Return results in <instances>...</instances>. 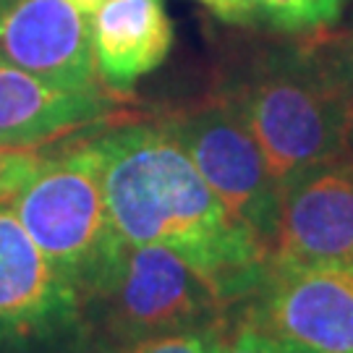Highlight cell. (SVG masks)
I'll return each mask as SVG.
<instances>
[{"label": "cell", "instance_id": "6da1fadb", "mask_svg": "<svg viewBox=\"0 0 353 353\" xmlns=\"http://www.w3.org/2000/svg\"><path fill=\"white\" fill-rule=\"evenodd\" d=\"M92 141L108 214L126 243L173 252L223 303L265 283V241L228 212L165 123H128Z\"/></svg>", "mask_w": 353, "mask_h": 353}, {"label": "cell", "instance_id": "7a4b0ae2", "mask_svg": "<svg viewBox=\"0 0 353 353\" xmlns=\"http://www.w3.org/2000/svg\"><path fill=\"white\" fill-rule=\"evenodd\" d=\"M230 102L259 144L278 191L351 152L343 71L330 50L265 55Z\"/></svg>", "mask_w": 353, "mask_h": 353}, {"label": "cell", "instance_id": "3957f363", "mask_svg": "<svg viewBox=\"0 0 353 353\" xmlns=\"http://www.w3.org/2000/svg\"><path fill=\"white\" fill-rule=\"evenodd\" d=\"M6 204L84 301L94 299L126 243L108 214L94 141L48 160L37 157L32 173Z\"/></svg>", "mask_w": 353, "mask_h": 353}, {"label": "cell", "instance_id": "277c9868", "mask_svg": "<svg viewBox=\"0 0 353 353\" xmlns=\"http://www.w3.org/2000/svg\"><path fill=\"white\" fill-rule=\"evenodd\" d=\"M121 343L220 325L223 299L181 256L160 246L123 243L94 296Z\"/></svg>", "mask_w": 353, "mask_h": 353}, {"label": "cell", "instance_id": "5b68a950", "mask_svg": "<svg viewBox=\"0 0 353 353\" xmlns=\"http://www.w3.org/2000/svg\"><path fill=\"white\" fill-rule=\"evenodd\" d=\"M84 296L0 204V353H52L79 335Z\"/></svg>", "mask_w": 353, "mask_h": 353}, {"label": "cell", "instance_id": "8992f818", "mask_svg": "<svg viewBox=\"0 0 353 353\" xmlns=\"http://www.w3.org/2000/svg\"><path fill=\"white\" fill-rule=\"evenodd\" d=\"M165 126L178 137L228 212L252 228L270 252L278 228L280 191L267 170L265 154L233 102L207 105L178 115Z\"/></svg>", "mask_w": 353, "mask_h": 353}, {"label": "cell", "instance_id": "52a82bcc", "mask_svg": "<svg viewBox=\"0 0 353 353\" xmlns=\"http://www.w3.org/2000/svg\"><path fill=\"white\" fill-rule=\"evenodd\" d=\"M353 265V157L316 165L280 191L267 267Z\"/></svg>", "mask_w": 353, "mask_h": 353}, {"label": "cell", "instance_id": "ba28073f", "mask_svg": "<svg viewBox=\"0 0 353 353\" xmlns=\"http://www.w3.org/2000/svg\"><path fill=\"white\" fill-rule=\"evenodd\" d=\"M262 319L293 353H353V265L267 267Z\"/></svg>", "mask_w": 353, "mask_h": 353}, {"label": "cell", "instance_id": "9c48e42d", "mask_svg": "<svg viewBox=\"0 0 353 353\" xmlns=\"http://www.w3.org/2000/svg\"><path fill=\"white\" fill-rule=\"evenodd\" d=\"M0 58L58 87L110 92L97 74L92 26L71 0H0Z\"/></svg>", "mask_w": 353, "mask_h": 353}, {"label": "cell", "instance_id": "30bf717a", "mask_svg": "<svg viewBox=\"0 0 353 353\" xmlns=\"http://www.w3.org/2000/svg\"><path fill=\"white\" fill-rule=\"evenodd\" d=\"M118 94L50 84L0 58V147L32 150L118 113Z\"/></svg>", "mask_w": 353, "mask_h": 353}, {"label": "cell", "instance_id": "8fae6325", "mask_svg": "<svg viewBox=\"0 0 353 353\" xmlns=\"http://www.w3.org/2000/svg\"><path fill=\"white\" fill-rule=\"evenodd\" d=\"M89 26L97 74L118 97L160 68L173 48V21L163 0H108Z\"/></svg>", "mask_w": 353, "mask_h": 353}, {"label": "cell", "instance_id": "7c38bea8", "mask_svg": "<svg viewBox=\"0 0 353 353\" xmlns=\"http://www.w3.org/2000/svg\"><path fill=\"white\" fill-rule=\"evenodd\" d=\"M249 3L259 21L288 34H309L327 29L341 19L345 6V0H249Z\"/></svg>", "mask_w": 353, "mask_h": 353}, {"label": "cell", "instance_id": "4fadbf2b", "mask_svg": "<svg viewBox=\"0 0 353 353\" xmlns=\"http://www.w3.org/2000/svg\"><path fill=\"white\" fill-rule=\"evenodd\" d=\"M217 353H293V351L272 332V327L267 325L265 319L246 316V319L236 322L228 332L220 330Z\"/></svg>", "mask_w": 353, "mask_h": 353}, {"label": "cell", "instance_id": "5bb4252c", "mask_svg": "<svg viewBox=\"0 0 353 353\" xmlns=\"http://www.w3.org/2000/svg\"><path fill=\"white\" fill-rule=\"evenodd\" d=\"M217 343H220V325L191 330V332L147 338V341L123 343L113 353H217Z\"/></svg>", "mask_w": 353, "mask_h": 353}, {"label": "cell", "instance_id": "9a60e30c", "mask_svg": "<svg viewBox=\"0 0 353 353\" xmlns=\"http://www.w3.org/2000/svg\"><path fill=\"white\" fill-rule=\"evenodd\" d=\"M37 165V154L29 150H13V147H0V204L8 202L13 191L19 189Z\"/></svg>", "mask_w": 353, "mask_h": 353}, {"label": "cell", "instance_id": "2e32d148", "mask_svg": "<svg viewBox=\"0 0 353 353\" xmlns=\"http://www.w3.org/2000/svg\"><path fill=\"white\" fill-rule=\"evenodd\" d=\"M199 3L207 6L225 24H252V21H256L249 0H199Z\"/></svg>", "mask_w": 353, "mask_h": 353}, {"label": "cell", "instance_id": "e0dca14e", "mask_svg": "<svg viewBox=\"0 0 353 353\" xmlns=\"http://www.w3.org/2000/svg\"><path fill=\"white\" fill-rule=\"evenodd\" d=\"M330 52H332V58H335L343 68H351L353 71V32L341 39H335V42L330 45Z\"/></svg>", "mask_w": 353, "mask_h": 353}, {"label": "cell", "instance_id": "ac0fdd59", "mask_svg": "<svg viewBox=\"0 0 353 353\" xmlns=\"http://www.w3.org/2000/svg\"><path fill=\"white\" fill-rule=\"evenodd\" d=\"M341 71H343V84H345V108H348V123H351V144H353V71L351 68H343V65Z\"/></svg>", "mask_w": 353, "mask_h": 353}, {"label": "cell", "instance_id": "d6986e66", "mask_svg": "<svg viewBox=\"0 0 353 353\" xmlns=\"http://www.w3.org/2000/svg\"><path fill=\"white\" fill-rule=\"evenodd\" d=\"M105 3H108V0H71V6H74L76 11L81 13L87 21H92V19H94V13L100 11Z\"/></svg>", "mask_w": 353, "mask_h": 353}]
</instances>
